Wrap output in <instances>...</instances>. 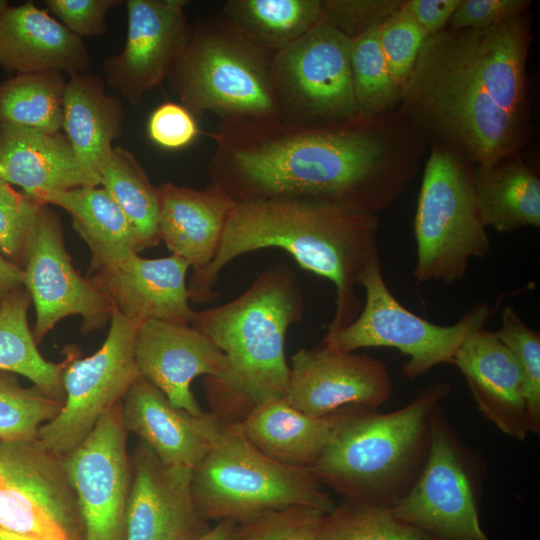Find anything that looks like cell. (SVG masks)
<instances>
[{
  "label": "cell",
  "mask_w": 540,
  "mask_h": 540,
  "mask_svg": "<svg viewBox=\"0 0 540 540\" xmlns=\"http://www.w3.org/2000/svg\"><path fill=\"white\" fill-rule=\"evenodd\" d=\"M404 129L382 116L324 127L221 121L208 174L235 202L310 199L377 213L416 172Z\"/></svg>",
  "instance_id": "cell-1"
},
{
  "label": "cell",
  "mask_w": 540,
  "mask_h": 540,
  "mask_svg": "<svg viewBox=\"0 0 540 540\" xmlns=\"http://www.w3.org/2000/svg\"><path fill=\"white\" fill-rule=\"evenodd\" d=\"M529 30L525 13L429 36L400 89L403 115L470 166L516 155L528 140Z\"/></svg>",
  "instance_id": "cell-2"
},
{
  "label": "cell",
  "mask_w": 540,
  "mask_h": 540,
  "mask_svg": "<svg viewBox=\"0 0 540 540\" xmlns=\"http://www.w3.org/2000/svg\"><path fill=\"white\" fill-rule=\"evenodd\" d=\"M377 213L310 199L236 202L211 263L193 272L188 286L195 303L211 302L222 269L236 257L267 247L289 253L305 270L335 286L336 309L322 342L334 338L360 309L357 280L379 255Z\"/></svg>",
  "instance_id": "cell-3"
},
{
  "label": "cell",
  "mask_w": 540,
  "mask_h": 540,
  "mask_svg": "<svg viewBox=\"0 0 540 540\" xmlns=\"http://www.w3.org/2000/svg\"><path fill=\"white\" fill-rule=\"evenodd\" d=\"M304 309L294 271L277 264L262 271L235 300L196 312L191 325L228 361L222 382L204 383L212 413L227 423H242L258 406L286 397L290 374L286 333L303 318Z\"/></svg>",
  "instance_id": "cell-4"
},
{
  "label": "cell",
  "mask_w": 540,
  "mask_h": 540,
  "mask_svg": "<svg viewBox=\"0 0 540 540\" xmlns=\"http://www.w3.org/2000/svg\"><path fill=\"white\" fill-rule=\"evenodd\" d=\"M448 382L420 389L388 413L347 406L311 470L343 498L392 510L410 491L428 458L430 416L450 393Z\"/></svg>",
  "instance_id": "cell-5"
},
{
  "label": "cell",
  "mask_w": 540,
  "mask_h": 540,
  "mask_svg": "<svg viewBox=\"0 0 540 540\" xmlns=\"http://www.w3.org/2000/svg\"><path fill=\"white\" fill-rule=\"evenodd\" d=\"M273 55L220 13L189 28L167 79L180 104L193 114L212 112L221 121L273 120Z\"/></svg>",
  "instance_id": "cell-6"
},
{
  "label": "cell",
  "mask_w": 540,
  "mask_h": 540,
  "mask_svg": "<svg viewBox=\"0 0 540 540\" xmlns=\"http://www.w3.org/2000/svg\"><path fill=\"white\" fill-rule=\"evenodd\" d=\"M191 491L195 508L206 521L241 523L292 505L327 513L336 505L311 468L269 458L247 439L241 423H227L193 468Z\"/></svg>",
  "instance_id": "cell-7"
},
{
  "label": "cell",
  "mask_w": 540,
  "mask_h": 540,
  "mask_svg": "<svg viewBox=\"0 0 540 540\" xmlns=\"http://www.w3.org/2000/svg\"><path fill=\"white\" fill-rule=\"evenodd\" d=\"M472 167L432 145L414 218L417 285L454 284L465 277L471 258L484 257L490 250L476 205Z\"/></svg>",
  "instance_id": "cell-8"
},
{
  "label": "cell",
  "mask_w": 540,
  "mask_h": 540,
  "mask_svg": "<svg viewBox=\"0 0 540 540\" xmlns=\"http://www.w3.org/2000/svg\"><path fill=\"white\" fill-rule=\"evenodd\" d=\"M430 429L426 463L392 509L394 516L433 540H491L479 517L487 473L483 456L460 438L440 404L431 413Z\"/></svg>",
  "instance_id": "cell-9"
},
{
  "label": "cell",
  "mask_w": 540,
  "mask_h": 540,
  "mask_svg": "<svg viewBox=\"0 0 540 540\" xmlns=\"http://www.w3.org/2000/svg\"><path fill=\"white\" fill-rule=\"evenodd\" d=\"M357 284L365 290L362 311L334 338L331 344L344 352L367 347L395 348L409 357L402 374L415 380L442 363H453L462 345L484 329L492 315L485 303H477L456 323L439 325L412 313L389 290L380 256L371 260Z\"/></svg>",
  "instance_id": "cell-10"
},
{
  "label": "cell",
  "mask_w": 540,
  "mask_h": 540,
  "mask_svg": "<svg viewBox=\"0 0 540 540\" xmlns=\"http://www.w3.org/2000/svg\"><path fill=\"white\" fill-rule=\"evenodd\" d=\"M350 43L348 36L320 20L274 53L271 79L278 121L324 127L363 118L354 95Z\"/></svg>",
  "instance_id": "cell-11"
},
{
  "label": "cell",
  "mask_w": 540,
  "mask_h": 540,
  "mask_svg": "<svg viewBox=\"0 0 540 540\" xmlns=\"http://www.w3.org/2000/svg\"><path fill=\"white\" fill-rule=\"evenodd\" d=\"M114 309L110 329L99 350L78 358L68 352L62 383L64 404L59 414L43 424L40 442L63 456L75 449L91 433L100 417L126 395L140 377L134 346L138 327Z\"/></svg>",
  "instance_id": "cell-12"
},
{
  "label": "cell",
  "mask_w": 540,
  "mask_h": 540,
  "mask_svg": "<svg viewBox=\"0 0 540 540\" xmlns=\"http://www.w3.org/2000/svg\"><path fill=\"white\" fill-rule=\"evenodd\" d=\"M122 402L105 412L86 439L63 455L76 492L85 540H126L132 465Z\"/></svg>",
  "instance_id": "cell-13"
},
{
  "label": "cell",
  "mask_w": 540,
  "mask_h": 540,
  "mask_svg": "<svg viewBox=\"0 0 540 540\" xmlns=\"http://www.w3.org/2000/svg\"><path fill=\"white\" fill-rule=\"evenodd\" d=\"M24 287L36 310L33 337L39 343L56 323L70 315L83 318L85 332L111 319L110 298L73 267L58 216L42 204L37 213L23 268Z\"/></svg>",
  "instance_id": "cell-14"
},
{
  "label": "cell",
  "mask_w": 540,
  "mask_h": 540,
  "mask_svg": "<svg viewBox=\"0 0 540 540\" xmlns=\"http://www.w3.org/2000/svg\"><path fill=\"white\" fill-rule=\"evenodd\" d=\"M289 368L285 400L312 417H324L347 406L378 409L393 390L383 361L344 352L331 344L298 350Z\"/></svg>",
  "instance_id": "cell-15"
},
{
  "label": "cell",
  "mask_w": 540,
  "mask_h": 540,
  "mask_svg": "<svg viewBox=\"0 0 540 540\" xmlns=\"http://www.w3.org/2000/svg\"><path fill=\"white\" fill-rule=\"evenodd\" d=\"M186 0H127V36L122 51L104 64L106 79L130 105L169 75L188 36Z\"/></svg>",
  "instance_id": "cell-16"
},
{
  "label": "cell",
  "mask_w": 540,
  "mask_h": 540,
  "mask_svg": "<svg viewBox=\"0 0 540 540\" xmlns=\"http://www.w3.org/2000/svg\"><path fill=\"white\" fill-rule=\"evenodd\" d=\"M131 465L126 540H196L209 532L192 498L193 469L164 464L142 440Z\"/></svg>",
  "instance_id": "cell-17"
},
{
  "label": "cell",
  "mask_w": 540,
  "mask_h": 540,
  "mask_svg": "<svg viewBox=\"0 0 540 540\" xmlns=\"http://www.w3.org/2000/svg\"><path fill=\"white\" fill-rule=\"evenodd\" d=\"M135 362L140 376L158 388L169 402L191 414L205 411L191 391V383L222 382L228 373L225 354L192 325L148 320L137 330Z\"/></svg>",
  "instance_id": "cell-18"
},
{
  "label": "cell",
  "mask_w": 540,
  "mask_h": 540,
  "mask_svg": "<svg viewBox=\"0 0 540 540\" xmlns=\"http://www.w3.org/2000/svg\"><path fill=\"white\" fill-rule=\"evenodd\" d=\"M189 267L174 254L147 259L132 253L90 272L89 281L138 325L148 320L191 325L196 312L189 305Z\"/></svg>",
  "instance_id": "cell-19"
},
{
  "label": "cell",
  "mask_w": 540,
  "mask_h": 540,
  "mask_svg": "<svg viewBox=\"0 0 540 540\" xmlns=\"http://www.w3.org/2000/svg\"><path fill=\"white\" fill-rule=\"evenodd\" d=\"M122 400L127 432L136 434L167 465L195 468L227 425L211 411L194 415L173 406L141 376Z\"/></svg>",
  "instance_id": "cell-20"
},
{
  "label": "cell",
  "mask_w": 540,
  "mask_h": 540,
  "mask_svg": "<svg viewBox=\"0 0 540 540\" xmlns=\"http://www.w3.org/2000/svg\"><path fill=\"white\" fill-rule=\"evenodd\" d=\"M455 364L481 414L507 436L524 440L528 432L524 379L513 353L485 329L459 349Z\"/></svg>",
  "instance_id": "cell-21"
},
{
  "label": "cell",
  "mask_w": 540,
  "mask_h": 540,
  "mask_svg": "<svg viewBox=\"0 0 540 540\" xmlns=\"http://www.w3.org/2000/svg\"><path fill=\"white\" fill-rule=\"evenodd\" d=\"M158 193L160 240L193 272L205 268L215 257L236 202L213 182L202 190L167 182Z\"/></svg>",
  "instance_id": "cell-22"
},
{
  "label": "cell",
  "mask_w": 540,
  "mask_h": 540,
  "mask_svg": "<svg viewBox=\"0 0 540 540\" xmlns=\"http://www.w3.org/2000/svg\"><path fill=\"white\" fill-rule=\"evenodd\" d=\"M0 65L7 71L85 73L91 58L82 38L32 1L0 17Z\"/></svg>",
  "instance_id": "cell-23"
},
{
  "label": "cell",
  "mask_w": 540,
  "mask_h": 540,
  "mask_svg": "<svg viewBox=\"0 0 540 540\" xmlns=\"http://www.w3.org/2000/svg\"><path fill=\"white\" fill-rule=\"evenodd\" d=\"M0 180L28 196L81 186H98L79 163L66 136L0 123Z\"/></svg>",
  "instance_id": "cell-24"
},
{
  "label": "cell",
  "mask_w": 540,
  "mask_h": 540,
  "mask_svg": "<svg viewBox=\"0 0 540 540\" xmlns=\"http://www.w3.org/2000/svg\"><path fill=\"white\" fill-rule=\"evenodd\" d=\"M0 474L49 513L70 540H85L78 498L63 456L38 438L0 441Z\"/></svg>",
  "instance_id": "cell-25"
},
{
  "label": "cell",
  "mask_w": 540,
  "mask_h": 540,
  "mask_svg": "<svg viewBox=\"0 0 540 540\" xmlns=\"http://www.w3.org/2000/svg\"><path fill=\"white\" fill-rule=\"evenodd\" d=\"M124 118L122 101L106 93L99 77L87 72L69 75L62 129L81 166L98 180L113 141L122 134Z\"/></svg>",
  "instance_id": "cell-26"
},
{
  "label": "cell",
  "mask_w": 540,
  "mask_h": 540,
  "mask_svg": "<svg viewBox=\"0 0 540 540\" xmlns=\"http://www.w3.org/2000/svg\"><path fill=\"white\" fill-rule=\"evenodd\" d=\"M339 411L312 417L284 398L258 406L241 426L247 439L269 458L291 467L311 468L330 439Z\"/></svg>",
  "instance_id": "cell-27"
},
{
  "label": "cell",
  "mask_w": 540,
  "mask_h": 540,
  "mask_svg": "<svg viewBox=\"0 0 540 540\" xmlns=\"http://www.w3.org/2000/svg\"><path fill=\"white\" fill-rule=\"evenodd\" d=\"M30 197L71 215L75 230L91 250L90 272L142 251L128 219L100 185L43 191Z\"/></svg>",
  "instance_id": "cell-28"
},
{
  "label": "cell",
  "mask_w": 540,
  "mask_h": 540,
  "mask_svg": "<svg viewBox=\"0 0 540 540\" xmlns=\"http://www.w3.org/2000/svg\"><path fill=\"white\" fill-rule=\"evenodd\" d=\"M472 167V183L482 224L499 232L540 227V180L520 157Z\"/></svg>",
  "instance_id": "cell-29"
},
{
  "label": "cell",
  "mask_w": 540,
  "mask_h": 540,
  "mask_svg": "<svg viewBox=\"0 0 540 540\" xmlns=\"http://www.w3.org/2000/svg\"><path fill=\"white\" fill-rule=\"evenodd\" d=\"M322 0H228L221 14L244 36L276 53L321 19Z\"/></svg>",
  "instance_id": "cell-30"
},
{
  "label": "cell",
  "mask_w": 540,
  "mask_h": 540,
  "mask_svg": "<svg viewBox=\"0 0 540 540\" xmlns=\"http://www.w3.org/2000/svg\"><path fill=\"white\" fill-rule=\"evenodd\" d=\"M31 296L25 287L11 292L0 308V371L22 375L46 395L63 401L66 359L53 363L39 353L29 329L27 312Z\"/></svg>",
  "instance_id": "cell-31"
},
{
  "label": "cell",
  "mask_w": 540,
  "mask_h": 540,
  "mask_svg": "<svg viewBox=\"0 0 540 540\" xmlns=\"http://www.w3.org/2000/svg\"><path fill=\"white\" fill-rule=\"evenodd\" d=\"M103 187L124 213L141 250L159 244V193L134 154L113 147L99 171Z\"/></svg>",
  "instance_id": "cell-32"
},
{
  "label": "cell",
  "mask_w": 540,
  "mask_h": 540,
  "mask_svg": "<svg viewBox=\"0 0 540 540\" xmlns=\"http://www.w3.org/2000/svg\"><path fill=\"white\" fill-rule=\"evenodd\" d=\"M63 73H19L0 83V123L57 133L62 129Z\"/></svg>",
  "instance_id": "cell-33"
},
{
  "label": "cell",
  "mask_w": 540,
  "mask_h": 540,
  "mask_svg": "<svg viewBox=\"0 0 540 540\" xmlns=\"http://www.w3.org/2000/svg\"><path fill=\"white\" fill-rule=\"evenodd\" d=\"M378 26L352 38L350 43L354 95L363 118L385 115L400 98L380 46Z\"/></svg>",
  "instance_id": "cell-34"
},
{
  "label": "cell",
  "mask_w": 540,
  "mask_h": 540,
  "mask_svg": "<svg viewBox=\"0 0 540 540\" xmlns=\"http://www.w3.org/2000/svg\"><path fill=\"white\" fill-rule=\"evenodd\" d=\"M318 537L319 540H433L397 519L390 509L347 498L323 515Z\"/></svg>",
  "instance_id": "cell-35"
},
{
  "label": "cell",
  "mask_w": 540,
  "mask_h": 540,
  "mask_svg": "<svg viewBox=\"0 0 540 540\" xmlns=\"http://www.w3.org/2000/svg\"><path fill=\"white\" fill-rule=\"evenodd\" d=\"M63 404L36 386L23 387L13 373L0 371V441L37 439L40 427L55 418Z\"/></svg>",
  "instance_id": "cell-36"
},
{
  "label": "cell",
  "mask_w": 540,
  "mask_h": 540,
  "mask_svg": "<svg viewBox=\"0 0 540 540\" xmlns=\"http://www.w3.org/2000/svg\"><path fill=\"white\" fill-rule=\"evenodd\" d=\"M495 336L513 353L524 379L529 434L540 433V334L528 327L512 306L500 314Z\"/></svg>",
  "instance_id": "cell-37"
},
{
  "label": "cell",
  "mask_w": 540,
  "mask_h": 540,
  "mask_svg": "<svg viewBox=\"0 0 540 540\" xmlns=\"http://www.w3.org/2000/svg\"><path fill=\"white\" fill-rule=\"evenodd\" d=\"M324 514L306 505L272 510L236 523L230 540H319L318 527Z\"/></svg>",
  "instance_id": "cell-38"
},
{
  "label": "cell",
  "mask_w": 540,
  "mask_h": 540,
  "mask_svg": "<svg viewBox=\"0 0 540 540\" xmlns=\"http://www.w3.org/2000/svg\"><path fill=\"white\" fill-rule=\"evenodd\" d=\"M428 37L426 31L402 8V5L379 24L380 46L399 90L412 71Z\"/></svg>",
  "instance_id": "cell-39"
},
{
  "label": "cell",
  "mask_w": 540,
  "mask_h": 540,
  "mask_svg": "<svg viewBox=\"0 0 540 540\" xmlns=\"http://www.w3.org/2000/svg\"><path fill=\"white\" fill-rule=\"evenodd\" d=\"M0 529L40 540H70L49 513L1 474Z\"/></svg>",
  "instance_id": "cell-40"
},
{
  "label": "cell",
  "mask_w": 540,
  "mask_h": 540,
  "mask_svg": "<svg viewBox=\"0 0 540 540\" xmlns=\"http://www.w3.org/2000/svg\"><path fill=\"white\" fill-rule=\"evenodd\" d=\"M41 205L0 180V251L21 269L25 265L29 237Z\"/></svg>",
  "instance_id": "cell-41"
},
{
  "label": "cell",
  "mask_w": 540,
  "mask_h": 540,
  "mask_svg": "<svg viewBox=\"0 0 540 540\" xmlns=\"http://www.w3.org/2000/svg\"><path fill=\"white\" fill-rule=\"evenodd\" d=\"M400 0H322L321 19L350 39L383 22Z\"/></svg>",
  "instance_id": "cell-42"
},
{
  "label": "cell",
  "mask_w": 540,
  "mask_h": 540,
  "mask_svg": "<svg viewBox=\"0 0 540 540\" xmlns=\"http://www.w3.org/2000/svg\"><path fill=\"white\" fill-rule=\"evenodd\" d=\"M147 134L160 148L178 150L190 145L200 130L192 112L180 103L167 101L150 114Z\"/></svg>",
  "instance_id": "cell-43"
},
{
  "label": "cell",
  "mask_w": 540,
  "mask_h": 540,
  "mask_svg": "<svg viewBox=\"0 0 540 540\" xmlns=\"http://www.w3.org/2000/svg\"><path fill=\"white\" fill-rule=\"evenodd\" d=\"M122 3L117 0H46L48 9L76 36L94 37L107 33L106 15Z\"/></svg>",
  "instance_id": "cell-44"
},
{
  "label": "cell",
  "mask_w": 540,
  "mask_h": 540,
  "mask_svg": "<svg viewBox=\"0 0 540 540\" xmlns=\"http://www.w3.org/2000/svg\"><path fill=\"white\" fill-rule=\"evenodd\" d=\"M527 0H460L450 21V29H484L525 14Z\"/></svg>",
  "instance_id": "cell-45"
},
{
  "label": "cell",
  "mask_w": 540,
  "mask_h": 540,
  "mask_svg": "<svg viewBox=\"0 0 540 540\" xmlns=\"http://www.w3.org/2000/svg\"><path fill=\"white\" fill-rule=\"evenodd\" d=\"M459 2L460 0H407L403 1L402 8L431 36L446 29Z\"/></svg>",
  "instance_id": "cell-46"
},
{
  "label": "cell",
  "mask_w": 540,
  "mask_h": 540,
  "mask_svg": "<svg viewBox=\"0 0 540 540\" xmlns=\"http://www.w3.org/2000/svg\"><path fill=\"white\" fill-rule=\"evenodd\" d=\"M21 287H24L23 269L0 254V308L9 294Z\"/></svg>",
  "instance_id": "cell-47"
},
{
  "label": "cell",
  "mask_w": 540,
  "mask_h": 540,
  "mask_svg": "<svg viewBox=\"0 0 540 540\" xmlns=\"http://www.w3.org/2000/svg\"><path fill=\"white\" fill-rule=\"evenodd\" d=\"M235 525L236 522L232 520L219 521L209 532L196 540H230Z\"/></svg>",
  "instance_id": "cell-48"
},
{
  "label": "cell",
  "mask_w": 540,
  "mask_h": 540,
  "mask_svg": "<svg viewBox=\"0 0 540 540\" xmlns=\"http://www.w3.org/2000/svg\"><path fill=\"white\" fill-rule=\"evenodd\" d=\"M0 540H40L0 529Z\"/></svg>",
  "instance_id": "cell-49"
},
{
  "label": "cell",
  "mask_w": 540,
  "mask_h": 540,
  "mask_svg": "<svg viewBox=\"0 0 540 540\" xmlns=\"http://www.w3.org/2000/svg\"><path fill=\"white\" fill-rule=\"evenodd\" d=\"M10 5L5 0H0V17L8 10Z\"/></svg>",
  "instance_id": "cell-50"
}]
</instances>
